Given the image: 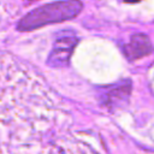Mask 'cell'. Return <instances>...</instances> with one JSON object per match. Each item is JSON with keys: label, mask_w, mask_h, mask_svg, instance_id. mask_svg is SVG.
<instances>
[{"label": "cell", "mask_w": 154, "mask_h": 154, "mask_svg": "<svg viewBox=\"0 0 154 154\" xmlns=\"http://www.w3.org/2000/svg\"><path fill=\"white\" fill-rule=\"evenodd\" d=\"M31 1H32V0H31Z\"/></svg>", "instance_id": "cell-6"}, {"label": "cell", "mask_w": 154, "mask_h": 154, "mask_svg": "<svg viewBox=\"0 0 154 154\" xmlns=\"http://www.w3.org/2000/svg\"><path fill=\"white\" fill-rule=\"evenodd\" d=\"M78 43L77 36L71 32L59 35L52 47V51L47 59V65L51 67H64L69 65L75 47Z\"/></svg>", "instance_id": "cell-2"}, {"label": "cell", "mask_w": 154, "mask_h": 154, "mask_svg": "<svg viewBox=\"0 0 154 154\" xmlns=\"http://www.w3.org/2000/svg\"><path fill=\"white\" fill-rule=\"evenodd\" d=\"M131 93V82L129 79L122 81L120 83L112 85L111 88H106L103 93L101 94L102 96V102L106 105V107H120L123 106Z\"/></svg>", "instance_id": "cell-3"}, {"label": "cell", "mask_w": 154, "mask_h": 154, "mask_svg": "<svg viewBox=\"0 0 154 154\" xmlns=\"http://www.w3.org/2000/svg\"><path fill=\"white\" fill-rule=\"evenodd\" d=\"M124 1L128 4H136V2H140L141 0H124Z\"/></svg>", "instance_id": "cell-5"}, {"label": "cell", "mask_w": 154, "mask_h": 154, "mask_svg": "<svg viewBox=\"0 0 154 154\" xmlns=\"http://www.w3.org/2000/svg\"><path fill=\"white\" fill-rule=\"evenodd\" d=\"M153 52L152 41L148 35L138 32L130 37V41L124 47V53L129 60L140 59L142 57L149 55Z\"/></svg>", "instance_id": "cell-4"}, {"label": "cell", "mask_w": 154, "mask_h": 154, "mask_svg": "<svg viewBox=\"0 0 154 154\" xmlns=\"http://www.w3.org/2000/svg\"><path fill=\"white\" fill-rule=\"evenodd\" d=\"M82 10L83 2L81 0H59L45 4L23 16L17 23V30L32 31L46 25L71 20L76 18Z\"/></svg>", "instance_id": "cell-1"}]
</instances>
